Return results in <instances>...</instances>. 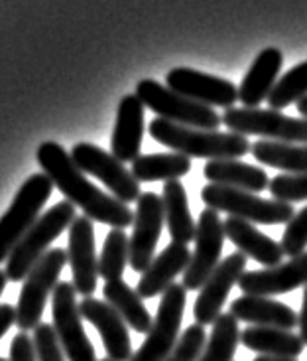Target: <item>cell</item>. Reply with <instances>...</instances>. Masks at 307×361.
Returning <instances> with one entry per match:
<instances>
[{
    "mask_svg": "<svg viewBox=\"0 0 307 361\" xmlns=\"http://www.w3.org/2000/svg\"><path fill=\"white\" fill-rule=\"evenodd\" d=\"M44 174L54 182L65 200L81 207L91 221L111 225L113 229H125L134 224V214L115 195L105 194L75 166L65 148L56 142H42L36 152Z\"/></svg>",
    "mask_w": 307,
    "mask_h": 361,
    "instance_id": "cell-1",
    "label": "cell"
},
{
    "mask_svg": "<svg viewBox=\"0 0 307 361\" xmlns=\"http://www.w3.org/2000/svg\"><path fill=\"white\" fill-rule=\"evenodd\" d=\"M150 137L163 147L173 148L187 158H207V160H237L246 157L250 145L246 137L237 133L203 130V128L183 127L165 118H154L150 123Z\"/></svg>",
    "mask_w": 307,
    "mask_h": 361,
    "instance_id": "cell-2",
    "label": "cell"
},
{
    "mask_svg": "<svg viewBox=\"0 0 307 361\" xmlns=\"http://www.w3.org/2000/svg\"><path fill=\"white\" fill-rule=\"evenodd\" d=\"M73 219H75V205L68 200L49 207L46 214L38 217L36 224L30 227L6 259L8 264L4 273L8 281L12 283L24 281L39 259L48 253V247L54 243V239H58L68 227H71Z\"/></svg>",
    "mask_w": 307,
    "mask_h": 361,
    "instance_id": "cell-3",
    "label": "cell"
},
{
    "mask_svg": "<svg viewBox=\"0 0 307 361\" xmlns=\"http://www.w3.org/2000/svg\"><path fill=\"white\" fill-rule=\"evenodd\" d=\"M203 204L215 212H227L230 217L249 224L278 225L288 224L294 217V207L278 200H264L260 195L227 185L207 184L201 190Z\"/></svg>",
    "mask_w": 307,
    "mask_h": 361,
    "instance_id": "cell-4",
    "label": "cell"
},
{
    "mask_svg": "<svg viewBox=\"0 0 307 361\" xmlns=\"http://www.w3.org/2000/svg\"><path fill=\"white\" fill-rule=\"evenodd\" d=\"M51 192L54 182L46 174H32L16 192L8 212L0 217V263L8 259L12 249L36 224Z\"/></svg>",
    "mask_w": 307,
    "mask_h": 361,
    "instance_id": "cell-5",
    "label": "cell"
},
{
    "mask_svg": "<svg viewBox=\"0 0 307 361\" xmlns=\"http://www.w3.org/2000/svg\"><path fill=\"white\" fill-rule=\"evenodd\" d=\"M136 97L144 103L158 117L165 118L183 127L203 128V130H217L221 127V117L213 111V107L201 105L197 101L183 97L168 85H162L154 79H142L136 85Z\"/></svg>",
    "mask_w": 307,
    "mask_h": 361,
    "instance_id": "cell-6",
    "label": "cell"
},
{
    "mask_svg": "<svg viewBox=\"0 0 307 361\" xmlns=\"http://www.w3.org/2000/svg\"><path fill=\"white\" fill-rule=\"evenodd\" d=\"M223 125L237 135H256L274 142L307 145V118L286 117L274 109L230 107L223 113Z\"/></svg>",
    "mask_w": 307,
    "mask_h": 361,
    "instance_id": "cell-7",
    "label": "cell"
},
{
    "mask_svg": "<svg viewBox=\"0 0 307 361\" xmlns=\"http://www.w3.org/2000/svg\"><path fill=\"white\" fill-rule=\"evenodd\" d=\"M65 263H68V253L63 249H49L24 279V286L20 290L18 306H16V326L20 328V332L36 330L42 324L39 318L44 314L48 296L54 293Z\"/></svg>",
    "mask_w": 307,
    "mask_h": 361,
    "instance_id": "cell-8",
    "label": "cell"
},
{
    "mask_svg": "<svg viewBox=\"0 0 307 361\" xmlns=\"http://www.w3.org/2000/svg\"><path fill=\"white\" fill-rule=\"evenodd\" d=\"M185 302H187V290L183 288V284L173 283L165 288L152 328L146 336L144 343L136 350L130 361H163L172 353L182 328Z\"/></svg>",
    "mask_w": 307,
    "mask_h": 361,
    "instance_id": "cell-9",
    "label": "cell"
},
{
    "mask_svg": "<svg viewBox=\"0 0 307 361\" xmlns=\"http://www.w3.org/2000/svg\"><path fill=\"white\" fill-rule=\"evenodd\" d=\"M75 286L73 283L56 284L54 298H51V316H54V330L61 345V352L69 361H96L95 348L87 338L83 328V318L79 312V304L75 300Z\"/></svg>",
    "mask_w": 307,
    "mask_h": 361,
    "instance_id": "cell-10",
    "label": "cell"
},
{
    "mask_svg": "<svg viewBox=\"0 0 307 361\" xmlns=\"http://www.w3.org/2000/svg\"><path fill=\"white\" fill-rule=\"evenodd\" d=\"M71 160L83 174L101 180L108 188V192H113V195L123 204L138 202V197L142 195L140 182L132 176V172L126 170L123 162H118L103 148L79 142L71 148Z\"/></svg>",
    "mask_w": 307,
    "mask_h": 361,
    "instance_id": "cell-11",
    "label": "cell"
},
{
    "mask_svg": "<svg viewBox=\"0 0 307 361\" xmlns=\"http://www.w3.org/2000/svg\"><path fill=\"white\" fill-rule=\"evenodd\" d=\"M225 229L219 212L203 209L197 221L195 231V251L192 253V261L183 273V288L185 290H201L205 281L213 274V271L221 263L223 243H225Z\"/></svg>",
    "mask_w": 307,
    "mask_h": 361,
    "instance_id": "cell-12",
    "label": "cell"
},
{
    "mask_svg": "<svg viewBox=\"0 0 307 361\" xmlns=\"http://www.w3.org/2000/svg\"><path fill=\"white\" fill-rule=\"evenodd\" d=\"M162 197L146 192L138 197L134 212V231L128 237V264L136 273H144L154 261V251L163 227Z\"/></svg>",
    "mask_w": 307,
    "mask_h": 361,
    "instance_id": "cell-13",
    "label": "cell"
},
{
    "mask_svg": "<svg viewBox=\"0 0 307 361\" xmlns=\"http://www.w3.org/2000/svg\"><path fill=\"white\" fill-rule=\"evenodd\" d=\"M165 85L207 107L230 109L239 101V87L234 83L192 68H173L168 71Z\"/></svg>",
    "mask_w": 307,
    "mask_h": 361,
    "instance_id": "cell-14",
    "label": "cell"
},
{
    "mask_svg": "<svg viewBox=\"0 0 307 361\" xmlns=\"http://www.w3.org/2000/svg\"><path fill=\"white\" fill-rule=\"evenodd\" d=\"M246 273V255L240 251L230 253L227 259H223L219 267L213 271V274L205 281V284L199 290V296L193 306V316L197 324L209 326L217 322V318L221 316V310L230 288L234 284H239L240 276Z\"/></svg>",
    "mask_w": 307,
    "mask_h": 361,
    "instance_id": "cell-15",
    "label": "cell"
},
{
    "mask_svg": "<svg viewBox=\"0 0 307 361\" xmlns=\"http://www.w3.org/2000/svg\"><path fill=\"white\" fill-rule=\"evenodd\" d=\"M68 263L73 271V286L83 296H93L99 281V259L95 253V229L87 215H79L69 227Z\"/></svg>",
    "mask_w": 307,
    "mask_h": 361,
    "instance_id": "cell-16",
    "label": "cell"
},
{
    "mask_svg": "<svg viewBox=\"0 0 307 361\" xmlns=\"http://www.w3.org/2000/svg\"><path fill=\"white\" fill-rule=\"evenodd\" d=\"M79 312H81L83 320L93 324L96 328L108 360L130 361L132 343H130L128 326L111 304L96 300L93 296H87L79 302Z\"/></svg>",
    "mask_w": 307,
    "mask_h": 361,
    "instance_id": "cell-17",
    "label": "cell"
},
{
    "mask_svg": "<svg viewBox=\"0 0 307 361\" xmlns=\"http://www.w3.org/2000/svg\"><path fill=\"white\" fill-rule=\"evenodd\" d=\"M299 286H307V251L272 269L246 271L239 281L240 290L252 296H276Z\"/></svg>",
    "mask_w": 307,
    "mask_h": 361,
    "instance_id": "cell-18",
    "label": "cell"
},
{
    "mask_svg": "<svg viewBox=\"0 0 307 361\" xmlns=\"http://www.w3.org/2000/svg\"><path fill=\"white\" fill-rule=\"evenodd\" d=\"M144 135V103L134 95H125L118 103L116 125L111 138V154L118 162H134L140 157Z\"/></svg>",
    "mask_w": 307,
    "mask_h": 361,
    "instance_id": "cell-19",
    "label": "cell"
},
{
    "mask_svg": "<svg viewBox=\"0 0 307 361\" xmlns=\"http://www.w3.org/2000/svg\"><path fill=\"white\" fill-rule=\"evenodd\" d=\"M284 54L278 48H266L254 58L239 87V101L246 109H258L262 101H268L272 89L278 83Z\"/></svg>",
    "mask_w": 307,
    "mask_h": 361,
    "instance_id": "cell-20",
    "label": "cell"
},
{
    "mask_svg": "<svg viewBox=\"0 0 307 361\" xmlns=\"http://www.w3.org/2000/svg\"><path fill=\"white\" fill-rule=\"evenodd\" d=\"M192 261V253L187 249V245L170 243L162 253L156 255L150 267L146 269L136 293L140 294V298H154L158 294L165 293L168 286H172L173 279L180 273H185L187 264Z\"/></svg>",
    "mask_w": 307,
    "mask_h": 361,
    "instance_id": "cell-21",
    "label": "cell"
},
{
    "mask_svg": "<svg viewBox=\"0 0 307 361\" xmlns=\"http://www.w3.org/2000/svg\"><path fill=\"white\" fill-rule=\"evenodd\" d=\"M230 314L242 322L266 328H280L292 332L298 326V314L288 304L278 302L270 296H252L242 294L230 304Z\"/></svg>",
    "mask_w": 307,
    "mask_h": 361,
    "instance_id": "cell-22",
    "label": "cell"
},
{
    "mask_svg": "<svg viewBox=\"0 0 307 361\" xmlns=\"http://www.w3.org/2000/svg\"><path fill=\"white\" fill-rule=\"evenodd\" d=\"M223 229H225V237L237 245L240 253L246 255L250 259L258 261L264 264L266 269L278 267L284 259V249L282 245L276 243L274 239H270L268 235L260 233L258 229L244 219H237V217H227L223 221Z\"/></svg>",
    "mask_w": 307,
    "mask_h": 361,
    "instance_id": "cell-23",
    "label": "cell"
},
{
    "mask_svg": "<svg viewBox=\"0 0 307 361\" xmlns=\"http://www.w3.org/2000/svg\"><path fill=\"white\" fill-rule=\"evenodd\" d=\"M203 174L209 180V184L237 188L244 192H264L268 188V174L262 168L244 164L240 160H209Z\"/></svg>",
    "mask_w": 307,
    "mask_h": 361,
    "instance_id": "cell-24",
    "label": "cell"
},
{
    "mask_svg": "<svg viewBox=\"0 0 307 361\" xmlns=\"http://www.w3.org/2000/svg\"><path fill=\"white\" fill-rule=\"evenodd\" d=\"M240 343L258 355H274V357H298L303 352L306 343L301 342L298 334L266 328V326H250L240 332Z\"/></svg>",
    "mask_w": 307,
    "mask_h": 361,
    "instance_id": "cell-25",
    "label": "cell"
},
{
    "mask_svg": "<svg viewBox=\"0 0 307 361\" xmlns=\"http://www.w3.org/2000/svg\"><path fill=\"white\" fill-rule=\"evenodd\" d=\"M162 192L163 217H165V224H168L173 243L187 245L189 241H195L197 225L189 214L187 192H185L182 182L180 180L163 182Z\"/></svg>",
    "mask_w": 307,
    "mask_h": 361,
    "instance_id": "cell-26",
    "label": "cell"
},
{
    "mask_svg": "<svg viewBox=\"0 0 307 361\" xmlns=\"http://www.w3.org/2000/svg\"><path fill=\"white\" fill-rule=\"evenodd\" d=\"M103 296H105V302L111 304L116 312L120 314V318L125 320L126 326H130L138 334L150 332L154 322L152 318H150V312L146 310L140 294L132 290L123 279L105 283Z\"/></svg>",
    "mask_w": 307,
    "mask_h": 361,
    "instance_id": "cell-27",
    "label": "cell"
},
{
    "mask_svg": "<svg viewBox=\"0 0 307 361\" xmlns=\"http://www.w3.org/2000/svg\"><path fill=\"white\" fill-rule=\"evenodd\" d=\"M254 160L272 168H280L286 174H306L307 145H288L274 140H258L250 148Z\"/></svg>",
    "mask_w": 307,
    "mask_h": 361,
    "instance_id": "cell-28",
    "label": "cell"
},
{
    "mask_svg": "<svg viewBox=\"0 0 307 361\" xmlns=\"http://www.w3.org/2000/svg\"><path fill=\"white\" fill-rule=\"evenodd\" d=\"M192 170V160L180 152L173 154H140L132 162V176L138 182H170L180 180Z\"/></svg>",
    "mask_w": 307,
    "mask_h": 361,
    "instance_id": "cell-29",
    "label": "cell"
},
{
    "mask_svg": "<svg viewBox=\"0 0 307 361\" xmlns=\"http://www.w3.org/2000/svg\"><path fill=\"white\" fill-rule=\"evenodd\" d=\"M240 342L239 320L232 314H221L213 324L211 338L197 361H232Z\"/></svg>",
    "mask_w": 307,
    "mask_h": 361,
    "instance_id": "cell-30",
    "label": "cell"
},
{
    "mask_svg": "<svg viewBox=\"0 0 307 361\" xmlns=\"http://www.w3.org/2000/svg\"><path fill=\"white\" fill-rule=\"evenodd\" d=\"M126 263H128V237L125 229H111L103 245V253L99 257V274L106 283L120 281Z\"/></svg>",
    "mask_w": 307,
    "mask_h": 361,
    "instance_id": "cell-31",
    "label": "cell"
},
{
    "mask_svg": "<svg viewBox=\"0 0 307 361\" xmlns=\"http://www.w3.org/2000/svg\"><path fill=\"white\" fill-rule=\"evenodd\" d=\"M303 97H307V61L292 68L278 79L276 87L270 93L268 103L270 109L280 111Z\"/></svg>",
    "mask_w": 307,
    "mask_h": 361,
    "instance_id": "cell-32",
    "label": "cell"
},
{
    "mask_svg": "<svg viewBox=\"0 0 307 361\" xmlns=\"http://www.w3.org/2000/svg\"><path fill=\"white\" fill-rule=\"evenodd\" d=\"M270 194L284 204L306 202L307 200V172L306 174H280L270 180Z\"/></svg>",
    "mask_w": 307,
    "mask_h": 361,
    "instance_id": "cell-33",
    "label": "cell"
},
{
    "mask_svg": "<svg viewBox=\"0 0 307 361\" xmlns=\"http://www.w3.org/2000/svg\"><path fill=\"white\" fill-rule=\"evenodd\" d=\"M205 343H207L205 328L201 324H193L182 334L172 353L163 361H197L205 350Z\"/></svg>",
    "mask_w": 307,
    "mask_h": 361,
    "instance_id": "cell-34",
    "label": "cell"
},
{
    "mask_svg": "<svg viewBox=\"0 0 307 361\" xmlns=\"http://www.w3.org/2000/svg\"><path fill=\"white\" fill-rule=\"evenodd\" d=\"M282 249L284 255H289L292 259L298 255L306 253L307 249V207L294 215L286 225V231L282 235Z\"/></svg>",
    "mask_w": 307,
    "mask_h": 361,
    "instance_id": "cell-35",
    "label": "cell"
},
{
    "mask_svg": "<svg viewBox=\"0 0 307 361\" xmlns=\"http://www.w3.org/2000/svg\"><path fill=\"white\" fill-rule=\"evenodd\" d=\"M34 345L38 361H65V355L61 352V345L58 342V336L51 324H39L34 330Z\"/></svg>",
    "mask_w": 307,
    "mask_h": 361,
    "instance_id": "cell-36",
    "label": "cell"
},
{
    "mask_svg": "<svg viewBox=\"0 0 307 361\" xmlns=\"http://www.w3.org/2000/svg\"><path fill=\"white\" fill-rule=\"evenodd\" d=\"M8 361H38L34 340L26 332H20L14 336V340L10 343Z\"/></svg>",
    "mask_w": 307,
    "mask_h": 361,
    "instance_id": "cell-37",
    "label": "cell"
},
{
    "mask_svg": "<svg viewBox=\"0 0 307 361\" xmlns=\"http://www.w3.org/2000/svg\"><path fill=\"white\" fill-rule=\"evenodd\" d=\"M12 324H16V308L10 304H0V338L8 332Z\"/></svg>",
    "mask_w": 307,
    "mask_h": 361,
    "instance_id": "cell-38",
    "label": "cell"
},
{
    "mask_svg": "<svg viewBox=\"0 0 307 361\" xmlns=\"http://www.w3.org/2000/svg\"><path fill=\"white\" fill-rule=\"evenodd\" d=\"M299 338L307 345V286H303V304H301V312L298 316Z\"/></svg>",
    "mask_w": 307,
    "mask_h": 361,
    "instance_id": "cell-39",
    "label": "cell"
},
{
    "mask_svg": "<svg viewBox=\"0 0 307 361\" xmlns=\"http://www.w3.org/2000/svg\"><path fill=\"white\" fill-rule=\"evenodd\" d=\"M254 361H298L294 357H274V355H258Z\"/></svg>",
    "mask_w": 307,
    "mask_h": 361,
    "instance_id": "cell-40",
    "label": "cell"
},
{
    "mask_svg": "<svg viewBox=\"0 0 307 361\" xmlns=\"http://www.w3.org/2000/svg\"><path fill=\"white\" fill-rule=\"evenodd\" d=\"M296 107H298V113L303 118H307V97L299 99L298 103H296Z\"/></svg>",
    "mask_w": 307,
    "mask_h": 361,
    "instance_id": "cell-41",
    "label": "cell"
},
{
    "mask_svg": "<svg viewBox=\"0 0 307 361\" xmlns=\"http://www.w3.org/2000/svg\"><path fill=\"white\" fill-rule=\"evenodd\" d=\"M6 281H8V276H6V273H4V271H0V294H2V290H4V286H6Z\"/></svg>",
    "mask_w": 307,
    "mask_h": 361,
    "instance_id": "cell-42",
    "label": "cell"
},
{
    "mask_svg": "<svg viewBox=\"0 0 307 361\" xmlns=\"http://www.w3.org/2000/svg\"><path fill=\"white\" fill-rule=\"evenodd\" d=\"M101 361H113V360H108V357H105V360H101Z\"/></svg>",
    "mask_w": 307,
    "mask_h": 361,
    "instance_id": "cell-43",
    "label": "cell"
},
{
    "mask_svg": "<svg viewBox=\"0 0 307 361\" xmlns=\"http://www.w3.org/2000/svg\"><path fill=\"white\" fill-rule=\"evenodd\" d=\"M0 361H8V360H4V357H0Z\"/></svg>",
    "mask_w": 307,
    "mask_h": 361,
    "instance_id": "cell-44",
    "label": "cell"
}]
</instances>
